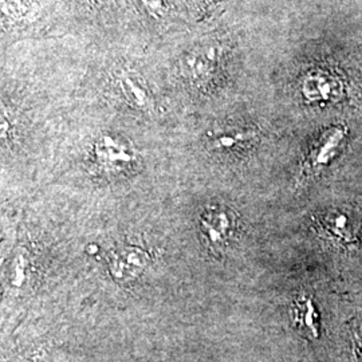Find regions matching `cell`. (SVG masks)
Masks as SVG:
<instances>
[{"label":"cell","mask_w":362,"mask_h":362,"mask_svg":"<svg viewBox=\"0 0 362 362\" xmlns=\"http://www.w3.org/2000/svg\"><path fill=\"white\" fill-rule=\"evenodd\" d=\"M98 168L107 173H121L137 163V155L129 144L113 136H103L94 146Z\"/></svg>","instance_id":"1"},{"label":"cell","mask_w":362,"mask_h":362,"mask_svg":"<svg viewBox=\"0 0 362 362\" xmlns=\"http://www.w3.org/2000/svg\"><path fill=\"white\" fill-rule=\"evenodd\" d=\"M235 216L228 208L221 206L206 208L200 216V230L212 250L226 246L235 230Z\"/></svg>","instance_id":"2"},{"label":"cell","mask_w":362,"mask_h":362,"mask_svg":"<svg viewBox=\"0 0 362 362\" xmlns=\"http://www.w3.org/2000/svg\"><path fill=\"white\" fill-rule=\"evenodd\" d=\"M345 139L346 129L344 127H333L326 130L311 148L305 163V169L309 173H314L326 168L339 155L345 144Z\"/></svg>","instance_id":"3"},{"label":"cell","mask_w":362,"mask_h":362,"mask_svg":"<svg viewBox=\"0 0 362 362\" xmlns=\"http://www.w3.org/2000/svg\"><path fill=\"white\" fill-rule=\"evenodd\" d=\"M148 263V254L139 247H121L112 251L109 257L110 274L119 282H132L139 278Z\"/></svg>","instance_id":"4"},{"label":"cell","mask_w":362,"mask_h":362,"mask_svg":"<svg viewBox=\"0 0 362 362\" xmlns=\"http://www.w3.org/2000/svg\"><path fill=\"white\" fill-rule=\"evenodd\" d=\"M117 86L124 100L136 109L149 110L152 107V95L146 82L133 71H122L117 78Z\"/></svg>","instance_id":"5"},{"label":"cell","mask_w":362,"mask_h":362,"mask_svg":"<svg viewBox=\"0 0 362 362\" xmlns=\"http://www.w3.org/2000/svg\"><path fill=\"white\" fill-rule=\"evenodd\" d=\"M291 318L298 330L308 338L317 339L320 337V311L310 297L300 296L294 300Z\"/></svg>","instance_id":"6"},{"label":"cell","mask_w":362,"mask_h":362,"mask_svg":"<svg viewBox=\"0 0 362 362\" xmlns=\"http://www.w3.org/2000/svg\"><path fill=\"white\" fill-rule=\"evenodd\" d=\"M324 231L332 240H334L338 245L348 246L351 245L356 239V228L354 224L349 218V215L344 212H330L327 216H325Z\"/></svg>","instance_id":"7"},{"label":"cell","mask_w":362,"mask_h":362,"mask_svg":"<svg viewBox=\"0 0 362 362\" xmlns=\"http://www.w3.org/2000/svg\"><path fill=\"white\" fill-rule=\"evenodd\" d=\"M257 139V132L254 129H231L218 133L212 141L211 146L219 151H230L235 148H240L246 144L251 143Z\"/></svg>","instance_id":"8"},{"label":"cell","mask_w":362,"mask_h":362,"mask_svg":"<svg viewBox=\"0 0 362 362\" xmlns=\"http://www.w3.org/2000/svg\"><path fill=\"white\" fill-rule=\"evenodd\" d=\"M351 362H362V322L356 325L350 333Z\"/></svg>","instance_id":"9"}]
</instances>
